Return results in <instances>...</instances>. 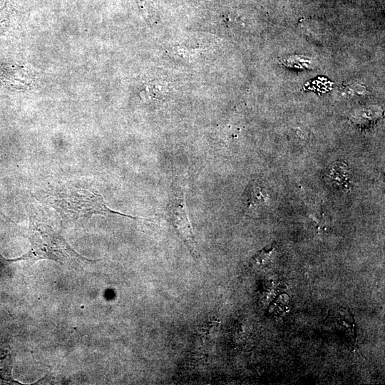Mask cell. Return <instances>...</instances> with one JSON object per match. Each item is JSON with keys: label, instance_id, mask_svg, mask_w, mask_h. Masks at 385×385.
Masks as SVG:
<instances>
[{"label": "cell", "instance_id": "obj_7", "mask_svg": "<svg viewBox=\"0 0 385 385\" xmlns=\"http://www.w3.org/2000/svg\"><path fill=\"white\" fill-rule=\"evenodd\" d=\"M9 1L7 0L0 9V37L7 31L10 24Z\"/></svg>", "mask_w": 385, "mask_h": 385}, {"label": "cell", "instance_id": "obj_1", "mask_svg": "<svg viewBox=\"0 0 385 385\" xmlns=\"http://www.w3.org/2000/svg\"><path fill=\"white\" fill-rule=\"evenodd\" d=\"M28 239L31 249L22 256L13 259L14 262L25 261L32 265L40 260H48L63 265H76L95 262L75 251L61 234L50 225L31 216L29 217Z\"/></svg>", "mask_w": 385, "mask_h": 385}, {"label": "cell", "instance_id": "obj_6", "mask_svg": "<svg viewBox=\"0 0 385 385\" xmlns=\"http://www.w3.org/2000/svg\"><path fill=\"white\" fill-rule=\"evenodd\" d=\"M11 369V354L8 351L4 353L2 350V354L0 356V379L6 382H18L12 378Z\"/></svg>", "mask_w": 385, "mask_h": 385}, {"label": "cell", "instance_id": "obj_4", "mask_svg": "<svg viewBox=\"0 0 385 385\" xmlns=\"http://www.w3.org/2000/svg\"><path fill=\"white\" fill-rule=\"evenodd\" d=\"M350 172L346 163L337 161L326 170L324 179L331 187L339 190H348L350 182Z\"/></svg>", "mask_w": 385, "mask_h": 385}, {"label": "cell", "instance_id": "obj_2", "mask_svg": "<svg viewBox=\"0 0 385 385\" xmlns=\"http://www.w3.org/2000/svg\"><path fill=\"white\" fill-rule=\"evenodd\" d=\"M49 204L63 221H75L94 215H117L135 220L142 217L128 215L108 207L101 194L87 189H67L49 196Z\"/></svg>", "mask_w": 385, "mask_h": 385}, {"label": "cell", "instance_id": "obj_5", "mask_svg": "<svg viewBox=\"0 0 385 385\" xmlns=\"http://www.w3.org/2000/svg\"><path fill=\"white\" fill-rule=\"evenodd\" d=\"M269 195L265 188L257 181L247 186L243 199L247 211H260L268 203Z\"/></svg>", "mask_w": 385, "mask_h": 385}, {"label": "cell", "instance_id": "obj_3", "mask_svg": "<svg viewBox=\"0 0 385 385\" xmlns=\"http://www.w3.org/2000/svg\"><path fill=\"white\" fill-rule=\"evenodd\" d=\"M183 191L173 194L168 210L170 220L188 248L195 253L196 243L194 232L188 218Z\"/></svg>", "mask_w": 385, "mask_h": 385}, {"label": "cell", "instance_id": "obj_8", "mask_svg": "<svg viewBox=\"0 0 385 385\" xmlns=\"http://www.w3.org/2000/svg\"><path fill=\"white\" fill-rule=\"evenodd\" d=\"M0 216H1L2 217H4V219H6V220H9L11 222H12L9 217H7L2 212H1L0 210Z\"/></svg>", "mask_w": 385, "mask_h": 385}]
</instances>
